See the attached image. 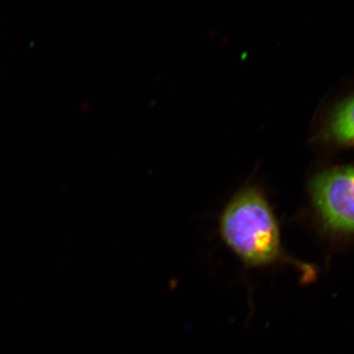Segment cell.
<instances>
[{"mask_svg": "<svg viewBox=\"0 0 354 354\" xmlns=\"http://www.w3.org/2000/svg\"><path fill=\"white\" fill-rule=\"evenodd\" d=\"M220 234L246 268L290 265L299 272L301 283L316 281V267L286 252L278 218L260 188L248 186L235 194L221 214Z\"/></svg>", "mask_w": 354, "mask_h": 354, "instance_id": "cell-1", "label": "cell"}, {"mask_svg": "<svg viewBox=\"0 0 354 354\" xmlns=\"http://www.w3.org/2000/svg\"><path fill=\"white\" fill-rule=\"evenodd\" d=\"M321 136L330 145L354 148V94L333 109Z\"/></svg>", "mask_w": 354, "mask_h": 354, "instance_id": "cell-3", "label": "cell"}, {"mask_svg": "<svg viewBox=\"0 0 354 354\" xmlns=\"http://www.w3.org/2000/svg\"><path fill=\"white\" fill-rule=\"evenodd\" d=\"M309 191L324 234L332 241H354V165L320 172Z\"/></svg>", "mask_w": 354, "mask_h": 354, "instance_id": "cell-2", "label": "cell"}]
</instances>
